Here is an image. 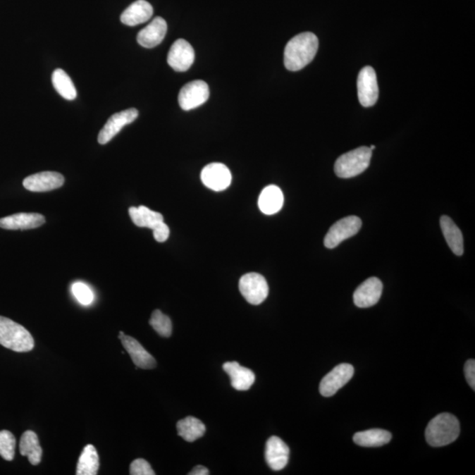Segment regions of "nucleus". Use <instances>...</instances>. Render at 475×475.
Segmentation results:
<instances>
[{
	"instance_id": "nucleus-24",
	"label": "nucleus",
	"mask_w": 475,
	"mask_h": 475,
	"mask_svg": "<svg viewBox=\"0 0 475 475\" xmlns=\"http://www.w3.org/2000/svg\"><path fill=\"white\" fill-rule=\"evenodd\" d=\"M20 452L21 455L27 457L32 465L37 466L40 464L42 449L37 435L34 431H27L21 436Z\"/></svg>"
},
{
	"instance_id": "nucleus-23",
	"label": "nucleus",
	"mask_w": 475,
	"mask_h": 475,
	"mask_svg": "<svg viewBox=\"0 0 475 475\" xmlns=\"http://www.w3.org/2000/svg\"><path fill=\"white\" fill-rule=\"evenodd\" d=\"M391 439L392 434L381 428L357 432L353 437L354 442L363 448H378V446L388 444Z\"/></svg>"
},
{
	"instance_id": "nucleus-6",
	"label": "nucleus",
	"mask_w": 475,
	"mask_h": 475,
	"mask_svg": "<svg viewBox=\"0 0 475 475\" xmlns=\"http://www.w3.org/2000/svg\"><path fill=\"white\" fill-rule=\"evenodd\" d=\"M362 228L361 219L357 216H349L333 225L325 237L324 245L328 248L339 246L343 240L355 236Z\"/></svg>"
},
{
	"instance_id": "nucleus-28",
	"label": "nucleus",
	"mask_w": 475,
	"mask_h": 475,
	"mask_svg": "<svg viewBox=\"0 0 475 475\" xmlns=\"http://www.w3.org/2000/svg\"><path fill=\"white\" fill-rule=\"evenodd\" d=\"M52 84L58 93L63 98L73 101L77 97L75 87L68 74L62 69H56L52 74Z\"/></svg>"
},
{
	"instance_id": "nucleus-19",
	"label": "nucleus",
	"mask_w": 475,
	"mask_h": 475,
	"mask_svg": "<svg viewBox=\"0 0 475 475\" xmlns=\"http://www.w3.org/2000/svg\"><path fill=\"white\" fill-rule=\"evenodd\" d=\"M154 8L145 0H137L128 6L121 16V21L127 26L134 27L147 23L152 17Z\"/></svg>"
},
{
	"instance_id": "nucleus-27",
	"label": "nucleus",
	"mask_w": 475,
	"mask_h": 475,
	"mask_svg": "<svg viewBox=\"0 0 475 475\" xmlns=\"http://www.w3.org/2000/svg\"><path fill=\"white\" fill-rule=\"evenodd\" d=\"M100 462L99 456L94 445H88L84 448L78 462L77 475H97Z\"/></svg>"
},
{
	"instance_id": "nucleus-31",
	"label": "nucleus",
	"mask_w": 475,
	"mask_h": 475,
	"mask_svg": "<svg viewBox=\"0 0 475 475\" xmlns=\"http://www.w3.org/2000/svg\"><path fill=\"white\" fill-rule=\"evenodd\" d=\"M72 290L74 297L83 306H88V304L93 303L94 300V293L86 283L81 282L73 283Z\"/></svg>"
},
{
	"instance_id": "nucleus-4",
	"label": "nucleus",
	"mask_w": 475,
	"mask_h": 475,
	"mask_svg": "<svg viewBox=\"0 0 475 475\" xmlns=\"http://www.w3.org/2000/svg\"><path fill=\"white\" fill-rule=\"evenodd\" d=\"M372 151L366 147H359L339 157L335 164V175L340 178H352L363 173L370 165Z\"/></svg>"
},
{
	"instance_id": "nucleus-33",
	"label": "nucleus",
	"mask_w": 475,
	"mask_h": 475,
	"mask_svg": "<svg viewBox=\"0 0 475 475\" xmlns=\"http://www.w3.org/2000/svg\"><path fill=\"white\" fill-rule=\"evenodd\" d=\"M152 232H154V239L157 240L158 242L161 243L168 240L170 235L169 228L165 224L164 221L159 223V224L152 230Z\"/></svg>"
},
{
	"instance_id": "nucleus-21",
	"label": "nucleus",
	"mask_w": 475,
	"mask_h": 475,
	"mask_svg": "<svg viewBox=\"0 0 475 475\" xmlns=\"http://www.w3.org/2000/svg\"><path fill=\"white\" fill-rule=\"evenodd\" d=\"M283 205V194L278 186L266 187L259 197L258 206L262 214L273 215L278 214Z\"/></svg>"
},
{
	"instance_id": "nucleus-32",
	"label": "nucleus",
	"mask_w": 475,
	"mask_h": 475,
	"mask_svg": "<svg viewBox=\"0 0 475 475\" xmlns=\"http://www.w3.org/2000/svg\"><path fill=\"white\" fill-rule=\"evenodd\" d=\"M130 474L131 475H154L155 472L147 460L137 459L130 464Z\"/></svg>"
},
{
	"instance_id": "nucleus-17",
	"label": "nucleus",
	"mask_w": 475,
	"mask_h": 475,
	"mask_svg": "<svg viewBox=\"0 0 475 475\" xmlns=\"http://www.w3.org/2000/svg\"><path fill=\"white\" fill-rule=\"evenodd\" d=\"M166 31H168V24L166 20L161 17H156L150 24L138 33L137 42L142 47L154 48L164 40Z\"/></svg>"
},
{
	"instance_id": "nucleus-13",
	"label": "nucleus",
	"mask_w": 475,
	"mask_h": 475,
	"mask_svg": "<svg viewBox=\"0 0 475 475\" xmlns=\"http://www.w3.org/2000/svg\"><path fill=\"white\" fill-rule=\"evenodd\" d=\"M65 177L56 172H42L27 177L23 180L25 189L32 192H47L62 187Z\"/></svg>"
},
{
	"instance_id": "nucleus-25",
	"label": "nucleus",
	"mask_w": 475,
	"mask_h": 475,
	"mask_svg": "<svg viewBox=\"0 0 475 475\" xmlns=\"http://www.w3.org/2000/svg\"><path fill=\"white\" fill-rule=\"evenodd\" d=\"M129 214L131 221L138 228L154 230L159 223L164 221V218L161 214L152 211L145 206L130 207Z\"/></svg>"
},
{
	"instance_id": "nucleus-20",
	"label": "nucleus",
	"mask_w": 475,
	"mask_h": 475,
	"mask_svg": "<svg viewBox=\"0 0 475 475\" xmlns=\"http://www.w3.org/2000/svg\"><path fill=\"white\" fill-rule=\"evenodd\" d=\"M224 371L230 376L233 388L238 391H247L255 381L253 371L246 367L241 366L238 362H228L223 365Z\"/></svg>"
},
{
	"instance_id": "nucleus-9",
	"label": "nucleus",
	"mask_w": 475,
	"mask_h": 475,
	"mask_svg": "<svg viewBox=\"0 0 475 475\" xmlns=\"http://www.w3.org/2000/svg\"><path fill=\"white\" fill-rule=\"evenodd\" d=\"M354 376V367L350 364H341L325 376L320 384L322 396L331 397L348 383Z\"/></svg>"
},
{
	"instance_id": "nucleus-22",
	"label": "nucleus",
	"mask_w": 475,
	"mask_h": 475,
	"mask_svg": "<svg viewBox=\"0 0 475 475\" xmlns=\"http://www.w3.org/2000/svg\"><path fill=\"white\" fill-rule=\"evenodd\" d=\"M440 226L445 238L446 242L453 253L458 257L464 253V241L462 231L448 216H443L440 219Z\"/></svg>"
},
{
	"instance_id": "nucleus-16",
	"label": "nucleus",
	"mask_w": 475,
	"mask_h": 475,
	"mask_svg": "<svg viewBox=\"0 0 475 475\" xmlns=\"http://www.w3.org/2000/svg\"><path fill=\"white\" fill-rule=\"evenodd\" d=\"M119 339L123 343V348L129 353L131 359L137 368L144 369V370L155 368L156 361L154 357L147 350H144V347L136 339L126 335L122 331L119 333Z\"/></svg>"
},
{
	"instance_id": "nucleus-34",
	"label": "nucleus",
	"mask_w": 475,
	"mask_h": 475,
	"mask_svg": "<svg viewBox=\"0 0 475 475\" xmlns=\"http://www.w3.org/2000/svg\"><path fill=\"white\" fill-rule=\"evenodd\" d=\"M464 371H465L466 378L467 382H469V385L472 389L475 390V361L474 359H469L467 362L465 364V368H464Z\"/></svg>"
},
{
	"instance_id": "nucleus-12",
	"label": "nucleus",
	"mask_w": 475,
	"mask_h": 475,
	"mask_svg": "<svg viewBox=\"0 0 475 475\" xmlns=\"http://www.w3.org/2000/svg\"><path fill=\"white\" fill-rule=\"evenodd\" d=\"M138 111L136 109H129L126 111L116 113L111 116L104 128L99 133V144H106L118 135L124 126L133 123L137 118Z\"/></svg>"
},
{
	"instance_id": "nucleus-3",
	"label": "nucleus",
	"mask_w": 475,
	"mask_h": 475,
	"mask_svg": "<svg viewBox=\"0 0 475 475\" xmlns=\"http://www.w3.org/2000/svg\"><path fill=\"white\" fill-rule=\"evenodd\" d=\"M0 345L16 352H28L34 349L35 341L23 326L0 316Z\"/></svg>"
},
{
	"instance_id": "nucleus-15",
	"label": "nucleus",
	"mask_w": 475,
	"mask_h": 475,
	"mask_svg": "<svg viewBox=\"0 0 475 475\" xmlns=\"http://www.w3.org/2000/svg\"><path fill=\"white\" fill-rule=\"evenodd\" d=\"M290 449L281 438L273 436L266 444V462L272 470L285 469L289 462Z\"/></svg>"
},
{
	"instance_id": "nucleus-11",
	"label": "nucleus",
	"mask_w": 475,
	"mask_h": 475,
	"mask_svg": "<svg viewBox=\"0 0 475 475\" xmlns=\"http://www.w3.org/2000/svg\"><path fill=\"white\" fill-rule=\"evenodd\" d=\"M195 61V51L189 42L178 39L173 42L168 55L170 67L176 72L183 73L189 70Z\"/></svg>"
},
{
	"instance_id": "nucleus-5",
	"label": "nucleus",
	"mask_w": 475,
	"mask_h": 475,
	"mask_svg": "<svg viewBox=\"0 0 475 475\" xmlns=\"http://www.w3.org/2000/svg\"><path fill=\"white\" fill-rule=\"evenodd\" d=\"M240 292L251 304H260L267 299L269 285L266 279L258 273H248L240 280Z\"/></svg>"
},
{
	"instance_id": "nucleus-29",
	"label": "nucleus",
	"mask_w": 475,
	"mask_h": 475,
	"mask_svg": "<svg viewBox=\"0 0 475 475\" xmlns=\"http://www.w3.org/2000/svg\"><path fill=\"white\" fill-rule=\"evenodd\" d=\"M149 323L152 328L163 338H169L172 335L173 325L168 316H166L161 311L155 310L152 314Z\"/></svg>"
},
{
	"instance_id": "nucleus-18",
	"label": "nucleus",
	"mask_w": 475,
	"mask_h": 475,
	"mask_svg": "<svg viewBox=\"0 0 475 475\" xmlns=\"http://www.w3.org/2000/svg\"><path fill=\"white\" fill-rule=\"evenodd\" d=\"M45 218L38 214H17L0 218V228L6 230H28L44 225Z\"/></svg>"
},
{
	"instance_id": "nucleus-7",
	"label": "nucleus",
	"mask_w": 475,
	"mask_h": 475,
	"mask_svg": "<svg viewBox=\"0 0 475 475\" xmlns=\"http://www.w3.org/2000/svg\"><path fill=\"white\" fill-rule=\"evenodd\" d=\"M210 97L208 85L203 80H193L180 90L178 97L180 107L183 111L200 107L207 101Z\"/></svg>"
},
{
	"instance_id": "nucleus-2",
	"label": "nucleus",
	"mask_w": 475,
	"mask_h": 475,
	"mask_svg": "<svg viewBox=\"0 0 475 475\" xmlns=\"http://www.w3.org/2000/svg\"><path fill=\"white\" fill-rule=\"evenodd\" d=\"M459 420L452 414H438L428 423L425 431L428 444L433 448H441L455 442L459 438Z\"/></svg>"
},
{
	"instance_id": "nucleus-8",
	"label": "nucleus",
	"mask_w": 475,
	"mask_h": 475,
	"mask_svg": "<svg viewBox=\"0 0 475 475\" xmlns=\"http://www.w3.org/2000/svg\"><path fill=\"white\" fill-rule=\"evenodd\" d=\"M358 100L365 108L375 105L378 98L377 75L374 68L365 66L357 78Z\"/></svg>"
},
{
	"instance_id": "nucleus-26",
	"label": "nucleus",
	"mask_w": 475,
	"mask_h": 475,
	"mask_svg": "<svg viewBox=\"0 0 475 475\" xmlns=\"http://www.w3.org/2000/svg\"><path fill=\"white\" fill-rule=\"evenodd\" d=\"M177 432L184 440L190 443L197 440L205 433L206 428L199 419L196 417H187L180 420L176 425Z\"/></svg>"
},
{
	"instance_id": "nucleus-36",
	"label": "nucleus",
	"mask_w": 475,
	"mask_h": 475,
	"mask_svg": "<svg viewBox=\"0 0 475 475\" xmlns=\"http://www.w3.org/2000/svg\"><path fill=\"white\" fill-rule=\"evenodd\" d=\"M375 148H376V147H375V145H371V147H370V149H371V151H372V150H374Z\"/></svg>"
},
{
	"instance_id": "nucleus-10",
	"label": "nucleus",
	"mask_w": 475,
	"mask_h": 475,
	"mask_svg": "<svg viewBox=\"0 0 475 475\" xmlns=\"http://www.w3.org/2000/svg\"><path fill=\"white\" fill-rule=\"evenodd\" d=\"M201 180L209 189L223 191L231 185L232 173L222 163H211L202 170Z\"/></svg>"
},
{
	"instance_id": "nucleus-35",
	"label": "nucleus",
	"mask_w": 475,
	"mask_h": 475,
	"mask_svg": "<svg viewBox=\"0 0 475 475\" xmlns=\"http://www.w3.org/2000/svg\"><path fill=\"white\" fill-rule=\"evenodd\" d=\"M210 474V471H209L206 467L204 466H197L196 467H194L192 471L189 474L190 475H208Z\"/></svg>"
},
{
	"instance_id": "nucleus-1",
	"label": "nucleus",
	"mask_w": 475,
	"mask_h": 475,
	"mask_svg": "<svg viewBox=\"0 0 475 475\" xmlns=\"http://www.w3.org/2000/svg\"><path fill=\"white\" fill-rule=\"evenodd\" d=\"M319 48V40L311 32H304L293 37L285 49L283 62L287 70L297 72L313 61Z\"/></svg>"
},
{
	"instance_id": "nucleus-30",
	"label": "nucleus",
	"mask_w": 475,
	"mask_h": 475,
	"mask_svg": "<svg viewBox=\"0 0 475 475\" xmlns=\"http://www.w3.org/2000/svg\"><path fill=\"white\" fill-rule=\"evenodd\" d=\"M16 440L13 433L8 431H0V456L7 462H11L16 455Z\"/></svg>"
},
{
	"instance_id": "nucleus-14",
	"label": "nucleus",
	"mask_w": 475,
	"mask_h": 475,
	"mask_svg": "<svg viewBox=\"0 0 475 475\" xmlns=\"http://www.w3.org/2000/svg\"><path fill=\"white\" fill-rule=\"evenodd\" d=\"M383 290V283L377 278H371L357 287L354 292V303L359 308H368L378 302Z\"/></svg>"
}]
</instances>
